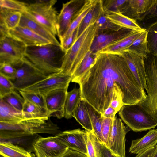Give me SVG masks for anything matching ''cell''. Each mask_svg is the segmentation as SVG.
I'll use <instances>...</instances> for the list:
<instances>
[{
  "instance_id": "6da1fadb",
  "label": "cell",
  "mask_w": 157,
  "mask_h": 157,
  "mask_svg": "<svg viewBox=\"0 0 157 157\" xmlns=\"http://www.w3.org/2000/svg\"><path fill=\"white\" fill-rule=\"evenodd\" d=\"M82 98L102 115L110 105L115 85L123 95L124 105L138 104L147 94L121 55L96 52L95 62L78 83Z\"/></svg>"
},
{
  "instance_id": "7a4b0ae2",
  "label": "cell",
  "mask_w": 157,
  "mask_h": 157,
  "mask_svg": "<svg viewBox=\"0 0 157 157\" xmlns=\"http://www.w3.org/2000/svg\"><path fill=\"white\" fill-rule=\"evenodd\" d=\"M65 53L61 45L49 43L27 47L25 57L48 75L61 72Z\"/></svg>"
},
{
  "instance_id": "3957f363",
  "label": "cell",
  "mask_w": 157,
  "mask_h": 157,
  "mask_svg": "<svg viewBox=\"0 0 157 157\" xmlns=\"http://www.w3.org/2000/svg\"><path fill=\"white\" fill-rule=\"evenodd\" d=\"M98 28L96 23L87 27L65 52L61 72L72 76L77 68L91 50Z\"/></svg>"
},
{
  "instance_id": "277c9868",
  "label": "cell",
  "mask_w": 157,
  "mask_h": 157,
  "mask_svg": "<svg viewBox=\"0 0 157 157\" xmlns=\"http://www.w3.org/2000/svg\"><path fill=\"white\" fill-rule=\"evenodd\" d=\"M56 0H38L29 4L24 14L57 35L58 13L55 7Z\"/></svg>"
},
{
  "instance_id": "5b68a950",
  "label": "cell",
  "mask_w": 157,
  "mask_h": 157,
  "mask_svg": "<svg viewBox=\"0 0 157 157\" xmlns=\"http://www.w3.org/2000/svg\"><path fill=\"white\" fill-rule=\"evenodd\" d=\"M144 62L147 94L139 104L157 122V56L150 54Z\"/></svg>"
},
{
  "instance_id": "8992f818",
  "label": "cell",
  "mask_w": 157,
  "mask_h": 157,
  "mask_svg": "<svg viewBox=\"0 0 157 157\" xmlns=\"http://www.w3.org/2000/svg\"><path fill=\"white\" fill-rule=\"evenodd\" d=\"M122 120L134 132L155 128L157 122L139 104L124 105L119 111Z\"/></svg>"
},
{
  "instance_id": "52a82bcc",
  "label": "cell",
  "mask_w": 157,
  "mask_h": 157,
  "mask_svg": "<svg viewBox=\"0 0 157 157\" xmlns=\"http://www.w3.org/2000/svg\"><path fill=\"white\" fill-rule=\"evenodd\" d=\"M0 130L23 132L31 134L48 133L55 134L58 126L49 119H27L17 123L0 122Z\"/></svg>"
},
{
  "instance_id": "ba28073f",
  "label": "cell",
  "mask_w": 157,
  "mask_h": 157,
  "mask_svg": "<svg viewBox=\"0 0 157 157\" xmlns=\"http://www.w3.org/2000/svg\"><path fill=\"white\" fill-rule=\"evenodd\" d=\"M27 47L10 34L0 39V64L16 66L25 58Z\"/></svg>"
},
{
  "instance_id": "9c48e42d",
  "label": "cell",
  "mask_w": 157,
  "mask_h": 157,
  "mask_svg": "<svg viewBox=\"0 0 157 157\" xmlns=\"http://www.w3.org/2000/svg\"><path fill=\"white\" fill-rule=\"evenodd\" d=\"M14 67L17 71L14 78L11 81L15 90L18 91L35 84L48 75L36 68L25 57Z\"/></svg>"
},
{
  "instance_id": "30bf717a",
  "label": "cell",
  "mask_w": 157,
  "mask_h": 157,
  "mask_svg": "<svg viewBox=\"0 0 157 157\" xmlns=\"http://www.w3.org/2000/svg\"><path fill=\"white\" fill-rule=\"evenodd\" d=\"M89 0H71L63 3L58 14L56 23L57 35L59 39L67 30L82 11Z\"/></svg>"
},
{
  "instance_id": "8fae6325",
  "label": "cell",
  "mask_w": 157,
  "mask_h": 157,
  "mask_svg": "<svg viewBox=\"0 0 157 157\" xmlns=\"http://www.w3.org/2000/svg\"><path fill=\"white\" fill-rule=\"evenodd\" d=\"M72 77V75L61 72L54 73L22 90L45 96L49 93L56 89H68Z\"/></svg>"
},
{
  "instance_id": "7c38bea8",
  "label": "cell",
  "mask_w": 157,
  "mask_h": 157,
  "mask_svg": "<svg viewBox=\"0 0 157 157\" xmlns=\"http://www.w3.org/2000/svg\"><path fill=\"white\" fill-rule=\"evenodd\" d=\"M33 148L36 157H60L68 149L56 136H39L34 143Z\"/></svg>"
},
{
  "instance_id": "4fadbf2b",
  "label": "cell",
  "mask_w": 157,
  "mask_h": 157,
  "mask_svg": "<svg viewBox=\"0 0 157 157\" xmlns=\"http://www.w3.org/2000/svg\"><path fill=\"white\" fill-rule=\"evenodd\" d=\"M127 128L121 120L115 116L111 134L107 147L117 157H126V135Z\"/></svg>"
},
{
  "instance_id": "5bb4252c",
  "label": "cell",
  "mask_w": 157,
  "mask_h": 157,
  "mask_svg": "<svg viewBox=\"0 0 157 157\" xmlns=\"http://www.w3.org/2000/svg\"><path fill=\"white\" fill-rule=\"evenodd\" d=\"M135 31L122 28L118 30L98 29L91 51L96 53L104 48L126 37Z\"/></svg>"
},
{
  "instance_id": "9a60e30c",
  "label": "cell",
  "mask_w": 157,
  "mask_h": 157,
  "mask_svg": "<svg viewBox=\"0 0 157 157\" xmlns=\"http://www.w3.org/2000/svg\"><path fill=\"white\" fill-rule=\"evenodd\" d=\"M39 136L38 134L0 130V142L10 143L24 149L30 153L34 152L33 144Z\"/></svg>"
},
{
  "instance_id": "2e32d148",
  "label": "cell",
  "mask_w": 157,
  "mask_h": 157,
  "mask_svg": "<svg viewBox=\"0 0 157 157\" xmlns=\"http://www.w3.org/2000/svg\"><path fill=\"white\" fill-rule=\"evenodd\" d=\"M68 89H59L45 96L47 110L50 117L61 119L64 117V107Z\"/></svg>"
},
{
  "instance_id": "e0dca14e",
  "label": "cell",
  "mask_w": 157,
  "mask_h": 157,
  "mask_svg": "<svg viewBox=\"0 0 157 157\" xmlns=\"http://www.w3.org/2000/svg\"><path fill=\"white\" fill-rule=\"evenodd\" d=\"M121 56L125 60L140 86L146 90L147 86L144 58L128 50L123 53Z\"/></svg>"
},
{
  "instance_id": "ac0fdd59",
  "label": "cell",
  "mask_w": 157,
  "mask_h": 157,
  "mask_svg": "<svg viewBox=\"0 0 157 157\" xmlns=\"http://www.w3.org/2000/svg\"><path fill=\"white\" fill-rule=\"evenodd\" d=\"M85 131L79 129L60 132L56 135L68 148L87 155L84 138Z\"/></svg>"
},
{
  "instance_id": "d6986e66",
  "label": "cell",
  "mask_w": 157,
  "mask_h": 157,
  "mask_svg": "<svg viewBox=\"0 0 157 157\" xmlns=\"http://www.w3.org/2000/svg\"><path fill=\"white\" fill-rule=\"evenodd\" d=\"M9 33L12 36L23 43L27 47L51 43L30 29L24 27L19 25L14 29L10 30Z\"/></svg>"
},
{
  "instance_id": "ffe728a7",
  "label": "cell",
  "mask_w": 157,
  "mask_h": 157,
  "mask_svg": "<svg viewBox=\"0 0 157 157\" xmlns=\"http://www.w3.org/2000/svg\"><path fill=\"white\" fill-rule=\"evenodd\" d=\"M157 0H128L126 6L121 13L136 21L148 10Z\"/></svg>"
},
{
  "instance_id": "44dd1931",
  "label": "cell",
  "mask_w": 157,
  "mask_h": 157,
  "mask_svg": "<svg viewBox=\"0 0 157 157\" xmlns=\"http://www.w3.org/2000/svg\"><path fill=\"white\" fill-rule=\"evenodd\" d=\"M157 144V129H151L142 138L132 140L129 151L138 154L155 147Z\"/></svg>"
},
{
  "instance_id": "7402d4cb",
  "label": "cell",
  "mask_w": 157,
  "mask_h": 157,
  "mask_svg": "<svg viewBox=\"0 0 157 157\" xmlns=\"http://www.w3.org/2000/svg\"><path fill=\"white\" fill-rule=\"evenodd\" d=\"M19 25L30 29L52 44L61 45L56 36L46 28L24 14H22Z\"/></svg>"
},
{
  "instance_id": "603a6c76",
  "label": "cell",
  "mask_w": 157,
  "mask_h": 157,
  "mask_svg": "<svg viewBox=\"0 0 157 157\" xmlns=\"http://www.w3.org/2000/svg\"><path fill=\"white\" fill-rule=\"evenodd\" d=\"M142 32L134 31L126 37L104 48L98 52L121 55L123 53L128 49L134 41Z\"/></svg>"
},
{
  "instance_id": "cb8c5ba5",
  "label": "cell",
  "mask_w": 157,
  "mask_h": 157,
  "mask_svg": "<svg viewBox=\"0 0 157 157\" xmlns=\"http://www.w3.org/2000/svg\"><path fill=\"white\" fill-rule=\"evenodd\" d=\"M104 12L103 1L96 0L78 28L76 40L87 27L95 23Z\"/></svg>"
},
{
  "instance_id": "d4e9b609",
  "label": "cell",
  "mask_w": 157,
  "mask_h": 157,
  "mask_svg": "<svg viewBox=\"0 0 157 157\" xmlns=\"http://www.w3.org/2000/svg\"><path fill=\"white\" fill-rule=\"evenodd\" d=\"M104 12L105 17L109 20L121 28L142 32L146 30L142 28L136 20L124 15L120 12Z\"/></svg>"
},
{
  "instance_id": "484cf974",
  "label": "cell",
  "mask_w": 157,
  "mask_h": 157,
  "mask_svg": "<svg viewBox=\"0 0 157 157\" xmlns=\"http://www.w3.org/2000/svg\"><path fill=\"white\" fill-rule=\"evenodd\" d=\"M29 119L22 112L17 111L0 98V122L17 123Z\"/></svg>"
},
{
  "instance_id": "4316f807",
  "label": "cell",
  "mask_w": 157,
  "mask_h": 157,
  "mask_svg": "<svg viewBox=\"0 0 157 157\" xmlns=\"http://www.w3.org/2000/svg\"><path fill=\"white\" fill-rule=\"evenodd\" d=\"M22 13L21 12L0 8V25L5 26L9 30L19 26Z\"/></svg>"
},
{
  "instance_id": "83f0119b",
  "label": "cell",
  "mask_w": 157,
  "mask_h": 157,
  "mask_svg": "<svg viewBox=\"0 0 157 157\" xmlns=\"http://www.w3.org/2000/svg\"><path fill=\"white\" fill-rule=\"evenodd\" d=\"M82 99L80 88H74L68 92L64 107V117L69 119L72 117L73 113Z\"/></svg>"
},
{
  "instance_id": "f1b7e54d",
  "label": "cell",
  "mask_w": 157,
  "mask_h": 157,
  "mask_svg": "<svg viewBox=\"0 0 157 157\" xmlns=\"http://www.w3.org/2000/svg\"><path fill=\"white\" fill-rule=\"evenodd\" d=\"M96 56V53L91 50L87 53L72 75L71 82L78 83L82 77L93 66Z\"/></svg>"
},
{
  "instance_id": "f546056e",
  "label": "cell",
  "mask_w": 157,
  "mask_h": 157,
  "mask_svg": "<svg viewBox=\"0 0 157 157\" xmlns=\"http://www.w3.org/2000/svg\"><path fill=\"white\" fill-rule=\"evenodd\" d=\"M72 117L84 128L85 130L93 132V127L85 100L82 98L74 112Z\"/></svg>"
},
{
  "instance_id": "4dcf8cb0",
  "label": "cell",
  "mask_w": 157,
  "mask_h": 157,
  "mask_svg": "<svg viewBox=\"0 0 157 157\" xmlns=\"http://www.w3.org/2000/svg\"><path fill=\"white\" fill-rule=\"evenodd\" d=\"M0 155L4 157H33L24 149L8 142H0Z\"/></svg>"
},
{
  "instance_id": "1f68e13d",
  "label": "cell",
  "mask_w": 157,
  "mask_h": 157,
  "mask_svg": "<svg viewBox=\"0 0 157 157\" xmlns=\"http://www.w3.org/2000/svg\"><path fill=\"white\" fill-rule=\"evenodd\" d=\"M147 31L143 32L134 41L127 50L145 58L150 54L147 44Z\"/></svg>"
},
{
  "instance_id": "d6a6232c",
  "label": "cell",
  "mask_w": 157,
  "mask_h": 157,
  "mask_svg": "<svg viewBox=\"0 0 157 157\" xmlns=\"http://www.w3.org/2000/svg\"><path fill=\"white\" fill-rule=\"evenodd\" d=\"M85 101L90 117L93 133L101 143L103 144L104 140L101 131L102 120V114L86 101L85 100Z\"/></svg>"
},
{
  "instance_id": "836d02e7",
  "label": "cell",
  "mask_w": 157,
  "mask_h": 157,
  "mask_svg": "<svg viewBox=\"0 0 157 157\" xmlns=\"http://www.w3.org/2000/svg\"><path fill=\"white\" fill-rule=\"evenodd\" d=\"M84 138L88 157H99L102 143L92 132L85 130Z\"/></svg>"
},
{
  "instance_id": "e575fe53",
  "label": "cell",
  "mask_w": 157,
  "mask_h": 157,
  "mask_svg": "<svg viewBox=\"0 0 157 157\" xmlns=\"http://www.w3.org/2000/svg\"><path fill=\"white\" fill-rule=\"evenodd\" d=\"M22 112L29 119H49L50 117L49 114L46 111L42 109L35 104L25 100Z\"/></svg>"
},
{
  "instance_id": "d590c367",
  "label": "cell",
  "mask_w": 157,
  "mask_h": 157,
  "mask_svg": "<svg viewBox=\"0 0 157 157\" xmlns=\"http://www.w3.org/2000/svg\"><path fill=\"white\" fill-rule=\"evenodd\" d=\"M139 25L147 30L152 25L157 23V0L155 3L146 13L137 20Z\"/></svg>"
},
{
  "instance_id": "8d00e7d4",
  "label": "cell",
  "mask_w": 157,
  "mask_h": 157,
  "mask_svg": "<svg viewBox=\"0 0 157 157\" xmlns=\"http://www.w3.org/2000/svg\"><path fill=\"white\" fill-rule=\"evenodd\" d=\"M95 0H89L82 11L72 22L63 36L59 39L60 43L71 35L78 28L85 16L90 10Z\"/></svg>"
},
{
  "instance_id": "74e56055",
  "label": "cell",
  "mask_w": 157,
  "mask_h": 157,
  "mask_svg": "<svg viewBox=\"0 0 157 157\" xmlns=\"http://www.w3.org/2000/svg\"><path fill=\"white\" fill-rule=\"evenodd\" d=\"M18 91L19 94L25 100L35 104L42 109L47 112L45 96L38 93L22 90H20Z\"/></svg>"
},
{
  "instance_id": "f35d334b",
  "label": "cell",
  "mask_w": 157,
  "mask_h": 157,
  "mask_svg": "<svg viewBox=\"0 0 157 157\" xmlns=\"http://www.w3.org/2000/svg\"><path fill=\"white\" fill-rule=\"evenodd\" d=\"M3 99L12 107L20 112H22L25 100L21 95L15 90L5 96Z\"/></svg>"
},
{
  "instance_id": "ab89813d",
  "label": "cell",
  "mask_w": 157,
  "mask_h": 157,
  "mask_svg": "<svg viewBox=\"0 0 157 157\" xmlns=\"http://www.w3.org/2000/svg\"><path fill=\"white\" fill-rule=\"evenodd\" d=\"M147 30V44L150 53L157 56V23L151 26Z\"/></svg>"
},
{
  "instance_id": "60d3db41",
  "label": "cell",
  "mask_w": 157,
  "mask_h": 157,
  "mask_svg": "<svg viewBox=\"0 0 157 157\" xmlns=\"http://www.w3.org/2000/svg\"><path fill=\"white\" fill-rule=\"evenodd\" d=\"M104 12L121 13L125 8L128 0H102Z\"/></svg>"
},
{
  "instance_id": "b9f144b4",
  "label": "cell",
  "mask_w": 157,
  "mask_h": 157,
  "mask_svg": "<svg viewBox=\"0 0 157 157\" xmlns=\"http://www.w3.org/2000/svg\"><path fill=\"white\" fill-rule=\"evenodd\" d=\"M28 4L15 0H0V7L6 8L21 12L22 13L26 11Z\"/></svg>"
},
{
  "instance_id": "7bdbcfd3",
  "label": "cell",
  "mask_w": 157,
  "mask_h": 157,
  "mask_svg": "<svg viewBox=\"0 0 157 157\" xmlns=\"http://www.w3.org/2000/svg\"><path fill=\"white\" fill-rule=\"evenodd\" d=\"M113 120L102 117L101 131L105 145L108 146L112 130Z\"/></svg>"
},
{
  "instance_id": "ee69618b",
  "label": "cell",
  "mask_w": 157,
  "mask_h": 157,
  "mask_svg": "<svg viewBox=\"0 0 157 157\" xmlns=\"http://www.w3.org/2000/svg\"><path fill=\"white\" fill-rule=\"evenodd\" d=\"M123 95L120 87L117 85H115L113 90L112 100L109 106L119 112L124 105Z\"/></svg>"
},
{
  "instance_id": "f6af8a7d",
  "label": "cell",
  "mask_w": 157,
  "mask_h": 157,
  "mask_svg": "<svg viewBox=\"0 0 157 157\" xmlns=\"http://www.w3.org/2000/svg\"><path fill=\"white\" fill-rule=\"evenodd\" d=\"M15 90L11 80L0 74V98Z\"/></svg>"
},
{
  "instance_id": "bcb514c9",
  "label": "cell",
  "mask_w": 157,
  "mask_h": 157,
  "mask_svg": "<svg viewBox=\"0 0 157 157\" xmlns=\"http://www.w3.org/2000/svg\"><path fill=\"white\" fill-rule=\"evenodd\" d=\"M100 30H118L121 27L112 23L105 16V12L101 15L95 23Z\"/></svg>"
},
{
  "instance_id": "7dc6e473",
  "label": "cell",
  "mask_w": 157,
  "mask_h": 157,
  "mask_svg": "<svg viewBox=\"0 0 157 157\" xmlns=\"http://www.w3.org/2000/svg\"><path fill=\"white\" fill-rule=\"evenodd\" d=\"M16 71V69L11 64L7 63L0 64V74L11 81L14 78Z\"/></svg>"
},
{
  "instance_id": "c3c4849f",
  "label": "cell",
  "mask_w": 157,
  "mask_h": 157,
  "mask_svg": "<svg viewBox=\"0 0 157 157\" xmlns=\"http://www.w3.org/2000/svg\"><path fill=\"white\" fill-rule=\"evenodd\" d=\"M78 28L68 37L60 43L63 50L65 52L72 45L76 38Z\"/></svg>"
},
{
  "instance_id": "681fc988",
  "label": "cell",
  "mask_w": 157,
  "mask_h": 157,
  "mask_svg": "<svg viewBox=\"0 0 157 157\" xmlns=\"http://www.w3.org/2000/svg\"><path fill=\"white\" fill-rule=\"evenodd\" d=\"M60 157H88L84 154L77 151L68 148L67 151Z\"/></svg>"
},
{
  "instance_id": "f907efd6",
  "label": "cell",
  "mask_w": 157,
  "mask_h": 157,
  "mask_svg": "<svg viewBox=\"0 0 157 157\" xmlns=\"http://www.w3.org/2000/svg\"><path fill=\"white\" fill-rule=\"evenodd\" d=\"M99 157H117L104 144L102 145L100 151Z\"/></svg>"
},
{
  "instance_id": "816d5d0a",
  "label": "cell",
  "mask_w": 157,
  "mask_h": 157,
  "mask_svg": "<svg viewBox=\"0 0 157 157\" xmlns=\"http://www.w3.org/2000/svg\"><path fill=\"white\" fill-rule=\"evenodd\" d=\"M117 112L115 109L109 105L104 111L102 116L104 117L114 119Z\"/></svg>"
},
{
  "instance_id": "f5cc1de1",
  "label": "cell",
  "mask_w": 157,
  "mask_h": 157,
  "mask_svg": "<svg viewBox=\"0 0 157 157\" xmlns=\"http://www.w3.org/2000/svg\"><path fill=\"white\" fill-rule=\"evenodd\" d=\"M155 148V146L150 148L143 152L137 154L136 157H151Z\"/></svg>"
},
{
  "instance_id": "db71d44e",
  "label": "cell",
  "mask_w": 157,
  "mask_h": 157,
  "mask_svg": "<svg viewBox=\"0 0 157 157\" xmlns=\"http://www.w3.org/2000/svg\"><path fill=\"white\" fill-rule=\"evenodd\" d=\"M151 157H157V144L155 146V148Z\"/></svg>"
}]
</instances>
